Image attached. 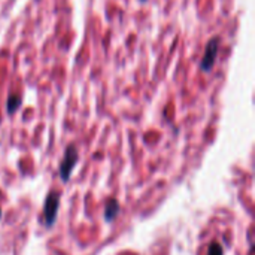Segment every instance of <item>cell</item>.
<instances>
[{
    "label": "cell",
    "mask_w": 255,
    "mask_h": 255,
    "mask_svg": "<svg viewBox=\"0 0 255 255\" xmlns=\"http://www.w3.org/2000/svg\"><path fill=\"white\" fill-rule=\"evenodd\" d=\"M58 206H60V196L58 193H49L45 202V208H43V223L46 227H51L57 218V212H58Z\"/></svg>",
    "instance_id": "cell-1"
},
{
    "label": "cell",
    "mask_w": 255,
    "mask_h": 255,
    "mask_svg": "<svg viewBox=\"0 0 255 255\" xmlns=\"http://www.w3.org/2000/svg\"><path fill=\"white\" fill-rule=\"evenodd\" d=\"M120 214V205L115 199L109 200L108 205H106V209H105V218L106 221H112L117 218V215Z\"/></svg>",
    "instance_id": "cell-4"
},
{
    "label": "cell",
    "mask_w": 255,
    "mask_h": 255,
    "mask_svg": "<svg viewBox=\"0 0 255 255\" xmlns=\"http://www.w3.org/2000/svg\"><path fill=\"white\" fill-rule=\"evenodd\" d=\"M208 255H223V247L218 242H212L211 247H209Z\"/></svg>",
    "instance_id": "cell-6"
},
{
    "label": "cell",
    "mask_w": 255,
    "mask_h": 255,
    "mask_svg": "<svg viewBox=\"0 0 255 255\" xmlns=\"http://www.w3.org/2000/svg\"><path fill=\"white\" fill-rule=\"evenodd\" d=\"M19 106H21V96H16V94L9 96V99H7V112L13 114Z\"/></svg>",
    "instance_id": "cell-5"
},
{
    "label": "cell",
    "mask_w": 255,
    "mask_h": 255,
    "mask_svg": "<svg viewBox=\"0 0 255 255\" xmlns=\"http://www.w3.org/2000/svg\"><path fill=\"white\" fill-rule=\"evenodd\" d=\"M140 1H145V0H140Z\"/></svg>",
    "instance_id": "cell-8"
},
{
    "label": "cell",
    "mask_w": 255,
    "mask_h": 255,
    "mask_svg": "<svg viewBox=\"0 0 255 255\" xmlns=\"http://www.w3.org/2000/svg\"><path fill=\"white\" fill-rule=\"evenodd\" d=\"M218 49H220V39L218 37H214L208 42L206 48H205V54H203V58H202V70H206L209 72L214 64H215V60H217V55H218Z\"/></svg>",
    "instance_id": "cell-3"
},
{
    "label": "cell",
    "mask_w": 255,
    "mask_h": 255,
    "mask_svg": "<svg viewBox=\"0 0 255 255\" xmlns=\"http://www.w3.org/2000/svg\"><path fill=\"white\" fill-rule=\"evenodd\" d=\"M0 217H1V211H0Z\"/></svg>",
    "instance_id": "cell-7"
},
{
    "label": "cell",
    "mask_w": 255,
    "mask_h": 255,
    "mask_svg": "<svg viewBox=\"0 0 255 255\" xmlns=\"http://www.w3.org/2000/svg\"><path fill=\"white\" fill-rule=\"evenodd\" d=\"M76 160H78V151H76L75 145H69V148L66 149L64 158L60 164V178L63 181H69V178L73 172V167L76 164Z\"/></svg>",
    "instance_id": "cell-2"
}]
</instances>
